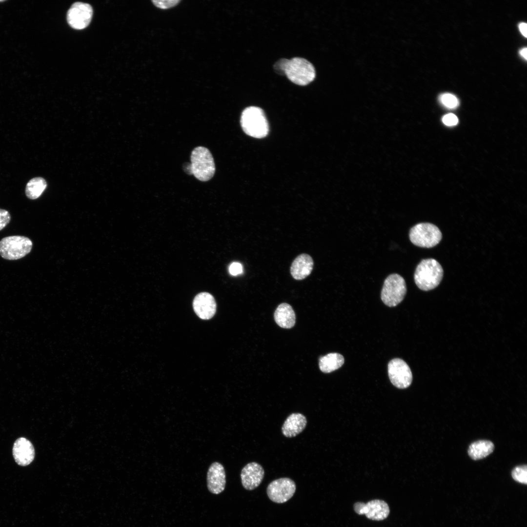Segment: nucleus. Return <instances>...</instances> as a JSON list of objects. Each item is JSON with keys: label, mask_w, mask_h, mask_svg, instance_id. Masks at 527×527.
<instances>
[{"label": "nucleus", "mask_w": 527, "mask_h": 527, "mask_svg": "<svg viewBox=\"0 0 527 527\" xmlns=\"http://www.w3.org/2000/svg\"><path fill=\"white\" fill-rule=\"evenodd\" d=\"M274 67L277 71L285 74L291 81L299 85H307L315 78L313 65L302 58L281 59L276 63Z\"/></svg>", "instance_id": "f257e3e1"}, {"label": "nucleus", "mask_w": 527, "mask_h": 527, "mask_svg": "<svg viewBox=\"0 0 527 527\" xmlns=\"http://www.w3.org/2000/svg\"><path fill=\"white\" fill-rule=\"evenodd\" d=\"M443 276L441 264L434 259H424L417 266L414 273V281L421 290L428 291L436 287Z\"/></svg>", "instance_id": "f03ea898"}, {"label": "nucleus", "mask_w": 527, "mask_h": 527, "mask_svg": "<svg viewBox=\"0 0 527 527\" xmlns=\"http://www.w3.org/2000/svg\"><path fill=\"white\" fill-rule=\"evenodd\" d=\"M190 158L191 163L187 168L189 174L202 182L208 181L213 177L215 165L213 156L207 148L203 146L195 148Z\"/></svg>", "instance_id": "7ed1b4c3"}, {"label": "nucleus", "mask_w": 527, "mask_h": 527, "mask_svg": "<svg viewBox=\"0 0 527 527\" xmlns=\"http://www.w3.org/2000/svg\"><path fill=\"white\" fill-rule=\"evenodd\" d=\"M241 124L246 134L254 138L264 137L268 133V124L264 113L258 107L246 108L242 113Z\"/></svg>", "instance_id": "20e7f679"}, {"label": "nucleus", "mask_w": 527, "mask_h": 527, "mask_svg": "<svg viewBox=\"0 0 527 527\" xmlns=\"http://www.w3.org/2000/svg\"><path fill=\"white\" fill-rule=\"evenodd\" d=\"M33 243L28 237L10 236L0 241V255L4 259L16 260L21 259L30 252Z\"/></svg>", "instance_id": "39448f33"}, {"label": "nucleus", "mask_w": 527, "mask_h": 527, "mask_svg": "<svg viewBox=\"0 0 527 527\" xmlns=\"http://www.w3.org/2000/svg\"><path fill=\"white\" fill-rule=\"evenodd\" d=\"M409 239L414 245L424 248H431L439 243L442 233L435 225L419 223L413 226L409 231Z\"/></svg>", "instance_id": "423d86ee"}, {"label": "nucleus", "mask_w": 527, "mask_h": 527, "mask_svg": "<svg viewBox=\"0 0 527 527\" xmlns=\"http://www.w3.org/2000/svg\"><path fill=\"white\" fill-rule=\"evenodd\" d=\"M406 292V286L404 279L398 274H392L384 281L381 298L385 305L393 307L403 301Z\"/></svg>", "instance_id": "0eeeda50"}, {"label": "nucleus", "mask_w": 527, "mask_h": 527, "mask_svg": "<svg viewBox=\"0 0 527 527\" xmlns=\"http://www.w3.org/2000/svg\"><path fill=\"white\" fill-rule=\"evenodd\" d=\"M295 482L289 478H281L272 481L266 489L268 498L273 502L282 504L288 501L296 490Z\"/></svg>", "instance_id": "6e6552de"}, {"label": "nucleus", "mask_w": 527, "mask_h": 527, "mask_svg": "<svg viewBox=\"0 0 527 527\" xmlns=\"http://www.w3.org/2000/svg\"><path fill=\"white\" fill-rule=\"evenodd\" d=\"M388 374L392 384L399 388H405L411 384L412 372L409 366L402 359H393L389 362Z\"/></svg>", "instance_id": "1a4fd4ad"}, {"label": "nucleus", "mask_w": 527, "mask_h": 527, "mask_svg": "<svg viewBox=\"0 0 527 527\" xmlns=\"http://www.w3.org/2000/svg\"><path fill=\"white\" fill-rule=\"evenodd\" d=\"M93 15L92 6L82 2L74 3L67 13V20L69 25L75 29L86 28L90 23Z\"/></svg>", "instance_id": "9d476101"}, {"label": "nucleus", "mask_w": 527, "mask_h": 527, "mask_svg": "<svg viewBox=\"0 0 527 527\" xmlns=\"http://www.w3.org/2000/svg\"><path fill=\"white\" fill-rule=\"evenodd\" d=\"M264 475L263 467L258 463L251 462L246 465L241 473V482L243 487L252 490L262 483Z\"/></svg>", "instance_id": "9b49d317"}, {"label": "nucleus", "mask_w": 527, "mask_h": 527, "mask_svg": "<svg viewBox=\"0 0 527 527\" xmlns=\"http://www.w3.org/2000/svg\"><path fill=\"white\" fill-rule=\"evenodd\" d=\"M194 310L202 319L208 320L215 314L216 304L212 295L207 292H202L197 295L193 302Z\"/></svg>", "instance_id": "f8f14e48"}, {"label": "nucleus", "mask_w": 527, "mask_h": 527, "mask_svg": "<svg viewBox=\"0 0 527 527\" xmlns=\"http://www.w3.org/2000/svg\"><path fill=\"white\" fill-rule=\"evenodd\" d=\"M225 484V473L223 466L218 462L212 463L207 473V485L209 491L218 494L224 490Z\"/></svg>", "instance_id": "ddd939ff"}, {"label": "nucleus", "mask_w": 527, "mask_h": 527, "mask_svg": "<svg viewBox=\"0 0 527 527\" xmlns=\"http://www.w3.org/2000/svg\"><path fill=\"white\" fill-rule=\"evenodd\" d=\"M13 455L19 465L26 466L29 465L35 457V450L32 444L24 437L18 438L13 445Z\"/></svg>", "instance_id": "4468645a"}, {"label": "nucleus", "mask_w": 527, "mask_h": 527, "mask_svg": "<svg viewBox=\"0 0 527 527\" xmlns=\"http://www.w3.org/2000/svg\"><path fill=\"white\" fill-rule=\"evenodd\" d=\"M314 262L308 254L303 253L298 256L293 261L290 267L292 277L297 280L306 278L311 273Z\"/></svg>", "instance_id": "2eb2a0df"}, {"label": "nucleus", "mask_w": 527, "mask_h": 527, "mask_svg": "<svg viewBox=\"0 0 527 527\" xmlns=\"http://www.w3.org/2000/svg\"><path fill=\"white\" fill-rule=\"evenodd\" d=\"M306 424L307 420L304 415L300 413H292L283 424L282 432L286 437H294L304 430Z\"/></svg>", "instance_id": "dca6fc26"}, {"label": "nucleus", "mask_w": 527, "mask_h": 527, "mask_svg": "<svg viewBox=\"0 0 527 527\" xmlns=\"http://www.w3.org/2000/svg\"><path fill=\"white\" fill-rule=\"evenodd\" d=\"M390 512L387 504L383 500L375 499L365 504L363 514L373 521H382L386 518Z\"/></svg>", "instance_id": "f3484780"}, {"label": "nucleus", "mask_w": 527, "mask_h": 527, "mask_svg": "<svg viewBox=\"0 0 527 527\" xmlns=\"http://www.w3.org/2000/svg\"><path fill=\"white\" fill-rule=\"evenodd\" d=\"M274 316L277 324L282 328H291L295 325V312L291 306L287 303L281 304L275 311Z\"/></svg>", "instance_id": "a211bd4d"}, {"label": "nucleus", "mask_w": 527, "mask_h": 527, "mask_svg": "<svg viewBox=\"0 0 527 527\" xmlns=\"http://www.w3.org/2000/svg\"><path fill=\"white\" fill-rule=\"evenodd\" d=\"M492 442L487 440H479L472 443L468 449V454L474 460L486 457L494 450Z\"/></svg>", "instance_id": "6ab92c4d"}, {"label": "nucleus", "mask_w": 527, "mask_h": 527, "mask_svg": "<svg viewBox=\"0 0 527 527\" xmlns=\"http://www.w3.org/2000/svg\"><path fill=\"white\" fill-rule=\"evenodd\" d=\"M344 363V358L340 354L330 353L319 359V368L324 373H328L341 367Z\"/></svg>", "instance_id": "aec40b11"}, {"label": "nucleus", "mask_w": 527, "mask_h": 527, "mask_svg": "<svg viewBox=\"0 0 527 527\" xmlns=\"http://www.w3.org/2000/svg\"><path fill=\"white\" fill-rule=\"evenodd\" d=\"M47 185V182L44 178L41 177L33 178L26 184L25 195L29 199H37L41 196Z\"/></svg>", "instance_id": "412c9836"}, {"label": "nucleus", "mask_w": 527, "mask_h": 527, "mask_svg": "<svg viewBox=\"0 0 527 527\" xmlns=\"http://www.w3.org/2000/svg\"><path fill=\"white\" fill-rule=\"evenodd\" d=\"M513 479L522 484L527 483V467L526 465L516 466L512 471Z\"/></svg>", "instance_id": "4be33fe9"}, {"label": "nucleus", "mask_w": 527, "mask_h": 527, "mask_svg": "<svg viewBox=\"0 0 527 527\" xmlns=\"http://www.w3.org/2000/svg\"><path fill=\"white\" fill-rule=\"evenodd\" d=\"M440 99L442 103L449 108H456L459 104L457 98L451 94H444L441 96Z\"/></svg>", "instance_id": "5701e85b"}, {"label": "nucleus", "mask_w": 527, "mask_h": 527, "mask_svg": "<svg viewBox=\"0 0 527 527\" xmlns=\"http://www.w3.org/2000/svg\"><path fill=\"white\" fill-rule=\"evenodd\" d=\"M11 215L9 212L3 209H0V230L3 229L10 222Z\"/></svg>", "instance_id": "b1692460"}, {"label": "nucleus", "mask_w": 527, "mask_h": 527, "mask_svg": "<svg viewBox=\"0 0 527 527\" xmlns=\"http://www.w3.org/2000/svg\"><path fill=\"white\" fill-rule=\"evenodd\" d=\"M180 1L179 0H153L154 4L158 7L162 9L168 8L175 6Z\"/></svg>", "instance_id": "393cba45"}, {"label": "nucleus", "mask_w": 527, "mask_h": 527, "mask_svg": "<svg viewBox=\"0 0 527 527\" xmlns=\"http://www.w3.org/2000/svg\"><path fill=\"white\" fill-rule=\"evenodd\" d=\"M442 121L446 125L454 126L457 124L458 119L456 115L452 113H449L443 117Z\"/></svg>", "instance_id": "a878e982"}, {"label": "nucleus", "mask_w": 527, "mask_h": 527, "mask_svg": "<svg viewBox=\"0 0 527 527\" xmlns=\"http://www.w3.org/2000/svg\"><path fill=\"white\" fill-rule=\"evenodd\" d=\"M229 271L232 275H238L243 272L242 265L239 263H233L229 266Z\"/></svg>", "instance_id": "bb28decb"}, {"label": "nucleus", "mask_w": 527, "mask_h": 527, "mask_svg": "<svg viewBox=\"0 0 527 527\" xmlns=\"http://www.w3.org/2000/svg\"><path fill=\"white\" fill-rule=\"evenodd\" d=\"M365 503L363 502H357L354 504L353 508L355 512L359 515H363V509Z\"/></svg>", "instance_id": "cd10ccee"}, {"label": "nucleus", "mask_w": 527, "mask_h": 527, "mask_svg": "<svg viewBox=\"0 0 527 527\" xmlns=\"http://www.w3.org/2000/svg\"><path fill=\"white\" fill-rule=\"evenodd\" d=\"M519 28L520 31L521 32V33H522V34L524 37H527V23H524V22L521 23L519 25Z\"/></svg>", "instance_id": "c85d7f7f"}, {"label": "nucleus", "mask_w": 527, "mask_h": 527, "mask_svg": "<svg viewBox=\"0 0 527 527\" xmlns=\"http://www.w3.org/2000/svg\"><path fill=\"white\" fill-rule=\"evenodd\" d=\"M527 48H523V49H521V50H520V53L521 55V56H522V57H523V58H525V59L526 60V59H527Z\"/></svg>", "instance_id": "c756f323"}]
</instances>
